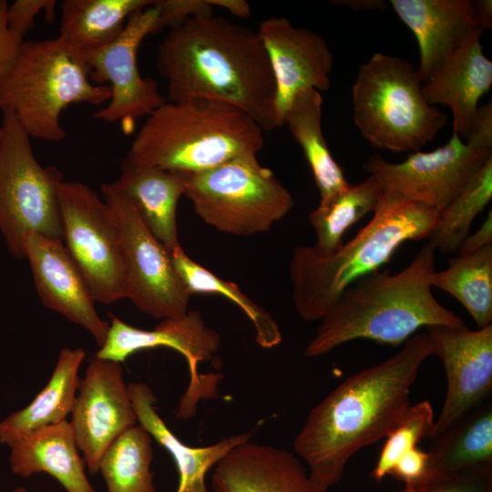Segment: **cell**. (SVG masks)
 <instances>
[{
	"label": "cell",
	"instance_id": "obj_13",
	"mask_svg": "<svg viewBox=\"0 0 492 492\" xmlns=\"http://www.w3.org/2000/svg\"><path fill=\"white\" fill-rule=\"evenodd\" d=\"M110 318L105 343L95 356L121 364L142 350L166 347L181 354L188 363L190 381L178 406L179 418L195 415L200 400L218 397V374H200L199 365L215 356L220 337L206 324L200 312L188 310L163 319L152 330L133 327L114 315Z\"/></svg>",
	"mask_w": 492,
	"mask_h": 492
},
{
	"label": "cell",
	"instance_id": "obj_4",
	"mask_svg": "<svg viewBox=\"0 0 492 492\" xmlns=\"http://www.w3.org/2000/svg\"><path fill=\"white\" fill-rule=\"evenodd\" d=\"M437 218L425 205L382 197L370 221L333 252L296 246L289 277L297 313L307 322L320 321L346 289L379 271L405 242L427 238Z\"/></svg>",
	"mask_w": 492,
	"mask_h": 492
},
{
	"label": "cell",
	"instance_id": "obj_38",
	"mask_svg": "<svg viewBox=\"0 0 492 492\" xmlns=\"http://www.w3.org/2000/svg\"><path fill=\"white\" fill-rule=\"evenodd\" d=\"M56 5V0H16L7 7L8 26L24 37L34 27L36 17L40 13H44L47 19H52Z\"/></svg>",
	"mask_w": 492,
	"mask_h": 492
},
{
	"label": "cell",
	"instance_id": "obj_33",
	"mask_svg": "<svg viewBox=\"0 0 492 492\" xmlns=\"http://www.w3.org/2000/svg\"><path fill=\"white\" fill-rule=\"evenodd\" d=\"M492 198V157L469 179L438 214L428 238L436 251L456 253L477 216Z\"/></svg>",
	"mask_w": 492,
	"mask_h": 492
},
{
	"label": "cell",
	"instance_id": "obj_5",
	"mask_svg": "<svg viewBox=\"0 0 492 492\" xmlns=\"http://www.w3.org/2000/svg\"><path fill=\"white\" fill-rule=\"evenodd\" d=\"M263 131L244 112L222 102L167 101L146 118L128 154L164 170L196 173L257 156Z\"/></svg>",
	"mask_w": 492,
	"mask_h": 492
},
{
	"label": "cell",
	"instance_id": "obj_19",
	"mask_svg": "<svg viewBox=\"0 0 492 492\" xmlns=\"http://www.w3.org/2000/svg\"><path fill=\"white\" fill-rule=\"evenodd\" d=\"M213 492H328L294 454L251 439L232 448L216 466Z\"/></svg>",
	"mask_w": 492,
	"mask_h": 492
},
{
	"label": "cell",
	"instance_id": "obj_41",
	"mask_svg": "<svg viewBox=\"0 0 492 492\" xmlns=\"http://www.w3.org/2000/svg\"><path fill=\"white\" fill-rule=\"evenodd\" d=\"M208 2L213 8L218 6L238 17L246 18L251 15L250 5L244 0H208Z\"/></svg>",
	"mask_w": 492,
	"mask_h": 492
},
{
	"label": "cell",
	"instance_id": "obj_15",
	"mask_svg": "<svg viewBox=\"0 0 492 492\" xmlns=\"http://www.w3.org/2000/svg\"><path fill=\"white\" fill-rule=\"evenodd\" d=\"M70 415L77 446L88 471L95 475L108 447L138 425L120 363L95 355L90 359Z\"/></svg>",
	"mask_w": 492,
	"mask_h": 492
},
{
	"label": "cell",
	"instance_id": "obj_16",
	"mask_svg": "<svg viewBox=\"0 0 492 492\" xmlns=\"http://www.w3.org/2000/svg\"><path fill=\"white\" fill-rule=\"evenodd\" d=\"M442 361L447 388L430 439L487 400L492 390V325L473 331L460 325L425 327Z\"/></svg>",
	"mask_w": 492,
	"mask_h": 492
},
{
	"label": "cell",
	"instance_id": "obj_45",
	"mask_svg": "<svg viewBox=\"0 0 492 492\" xmlns=\"http://www.w3.org/2000/svg\"><path fill=\"white\" fill-rule=\"evenodd\" d=\"M488 492H492V490H489Z\"/></svg>",
	"mask_w": 492,
	"mask_h": 492
},
{
	"label": "cell",
	"instance_id": "obj_30",
	"mask_svg": "<svg viewBox=\"0 0 492 492\" xmlns=\"http://www.w3.org/2000/svg\"><path fill=\"white\" fill-rule=\"evenodd\" d=\"M382 194L378 181L369 175L361 183L350 184L327 201L320 202L308 216L316 234L314 249L322 254L336 251L346 231L364 216L375 211Z\"/></svg>",
	"mask_w": 492,
	"mask_h": 492
},
{
	"label": "cell",
	"instance_id": "obj_12",
	"mask_svg": "<svg viewBox=\"0 0 492 492\" xmlns=\"http://www.w3.org/2000/svg\"><path fill=\"white\" fill-rule=\"evenodd\" d=\"M63 241L96 301L127 298L118 229L104 200L87 185L64 181L60 190Z\"/></svg>",
	"mask_w": 492,
	"mask_h": 492
},
{
	"label": "cell",
	"instance_id": "obj_22",
	"mask_svg": "<svg viewBox=\"0 0 492 492\" xmlns=\"http://www.w3.org/2000/svg\"><path fill=\"white\" fill-rule=\"evenodd\" d=\"M128 387L138 424L169 453L176 464L179 483L175 492H209L206 485L209 470L232 448L251 437L250 433H242L223 437L206 446H188L174 435L158 414L155 408L157 398L149 385L137 382Z\"/></svg>",
	"mask_w": 492,
	"mask_h": 492
},
{
	"label": "cell",
	"instance_id": "obj_37",
	"mask_svg": "<svg viewBox=\"0 0 492 492\" xmlns=\"http://www.w3.org/2000/svg\"><path fill=\"white\" fill-rule=\"evenodd\" d=\"M405 484V489H412L426 482L433 473L430 455L415 447L404 454L392 468L390 475Z\"/></svg>",
	"mask_w": 492,
	"mask_h": 492
},
{
	"label": "cell",
	"instance_id": "obj_7",
	"mask_svg": "<svg viewBox=\"0 0 492 492\" xmlns=\"http://www.w3.org/2000/svg\"><path fill=\"white\" fill-rule=\"evenodd\" d=\"M418 69L405 58L374 53L352 87L354 122L374 148L419 151L446 126L447 116L422 93Z\"/></svg>",
	"mask_w": 492,
	"mask_h": 492
},
{
	"label": "cell",
	"instance_id": "obj_10",
	"mask_svg": "<svg viewBox=\"0 0 492 492\" xmlns=\"http://www.w3.org/2000/svg\"><path fill=\"white\" fill-rule=\"evenodd\" d=\"M492 157L491 102L479 108L474 128L464 141L454 135L432 151H415L399 163L371 156L363 165L378 181L382 197L425 205L438 214Z\"/></svg>",
	"mask_w": 492,
	"mask_h": 492
},
{
	"label": "cell",
	"instance_id": "obj_3",
	"mask_svg": "<svg viewBox=\"0 0 492 492\" xmlns=\"http://www.w3.org/2000/svg\"><path fill=\"white\" fill-rule=\"evenodd\" d=\"M435 256L426 242L402 271H377L352 284L320 320L304 355L321 356L358 339L396 347L422 327L464 324L434 296Z\"/></svg>",
	"mask_w": 492,
	"mask_h": 492
},
{
	"label": "cell",
	"instance_id": "obj_36",
	"mask_svg": "<svg viewBox=\"0 0 492 492\" xmlns=\"http://www.w3.org/2000/svg\"><path fill=\"white\" fill-rule=\"evenodd\" d=\"M159 11L158 33L164 28L173 29L187 19L198 15H213L208 0H157Z\"/></svg>",
	"mask_w": 492,
	"mask_h": 492
},
{
	"label": "cell",
	"instance_id": "obj_2",
	"mask_svg": "<svg viewBox=\"0 0 492 492\" xmlns=\"http://www.w3.org/2000/svg\"><path fill=\"white\" fill-rule=\"evenodd\" d=\"M156 64L167 80V101H219L264 131L278 128L275 79L257 31L222 16H193L169 30Z\"/></svg>",
	"mask_w": 492,
	"mask_h": 492
},
{
	"label": "cell",
	"instance_id": "obj_6",
	"mask_svg": "<svg viewBox=\"0 0 492 492\" xmlns=\"http://www.w3.org/2000/svg\"><path fill=\"white\" fill-rule=\"evenodd\" d=\"M110 97L109 86L91 81L83 53L60 36L24 40L0 80V110L11 112L30 138L48 142L65 138L60 117L67 107L99 106Z\"/></svg>",
	"mask_w": 492,
	"mask_h": 492
},
{
	"label": "cell",
	"instance_id": "obj_32",
	"mask_svg": "<svg viewBox=\"0 0 492 492\" xmlns=\"http://www.w3.org/2000/svg\"><path fill=\"white\" fill-rule=\"evenodd\" d=\"M171 261L188 292L192 293L219 294L234 302L247 315L255 329L257 343L272 349L281 343L282 336L274 318L254 302L232 282L225 281L202 265L194 261L182 249L177 247L171 253Z\"/></svg>",
	"mask_w": 492,
	"mask_h": 492
},
{
	"label": "cell",
	"instance_id": "obj_44",
	"mask_svg": "<svg viewBox=\"0 0 492 492\" xmlns=\"http://www.w3.org/2000/svg\"><path fill=\"white\" fill-rule=\"evenodd\" d=\"M13 492H28L24 487H17Z\"/></svg>",
	"mask_w": 492,
	"mask_h": 492
},
{
	"label": "cell",
	"instance_id": "obj_21",
	"mask_svg": "<svg viewBox=\"0 0 492 492\" xmlns=\"http://www.w3.org/2000/svg\"><path fill=\"white\" fill-rule=\"evenodd\" d=\"M482 33L474 31L422 85L425 99L435 107H447L453 116V134L466 139L477 122L478 102L492 86V61L483 52Z\"/></svg>",
	"mask_w": 492,
	"mask_h": 492
},
{
	"label": "cell",
	"instance_id": "obj_26",
	"mask_svg": "<svg viewBox=\"0 0 492 492\" xmlns=\"http://www.w3.org/2000/svg\"><path fill=\"white\" fill-rule=\"evenodd\" d=\"M323 97L321 92L309 88L300 92L292 101L283 118L292 136L302 148L324 202L346 189L343 169L335 161L322 128Z\"/></svg>",
	"mask_w": 492,
	"mask_h": 492
},
{
	"label": "cell",
	"instance_id": "obj_28",
	"mask_svg": "<svg viewBox=\"0 0 492 492\" xmlns=\"http://www.w3.org/2000/svg\"><path fill=\"white\" fill-rule=\"evenodd\" d=\"M152 0H65L61 4L59 35L82 53L113 42L128 18Z\"/></svg>",
	"mask_w": 492,
	"mask_h": 492
},
{
	"label": "cell",
	"instance_id": "obj_23",
	"mask_svg": "<svg viewBox=\"0 0 492 492\" xmlns=\"http://www.w3.org/2000/svg\"><path fill=\"white\" fill-rule=\"evenodd\" d=\"M120 176L114 181L134 203L154 237L171 253L180 246L176 211L184 194L182 178L147 165L128 154L120 165Z\"/></svg>",
	"mask_w": 492,
	"mask_h": 492
},
{
	"label": "cell",
	"instance_id": "obj_11",
	"mask_svg": "<svg viewBox=\"0 0 492 492\" xmlns=\"http://www.w3.org/2000/svg\"><path fill=\"white\" fill-rule=\"evenodd\" d=\"M100 190L119 232L127 298L155 319L185 313L190 294L173 267L170 253L148 229L131 200L114 182L102 184Z\"/></svg>",
	"mask_w": 492,
	"mask_h": 492
},
{
	"label": "cell",
	"instance_id": "obj_40",
	"mask_svg": "<svg viewBox=\"0 0 492 492\" xmlns=\"http://www.w3.org/2000/svg\"><path fill=\"white\" fill-rule=\"evenodd\" d=\"M492 244V212L488 214L482 225L474 232L469 233L462 241L456 253L457 255H466L479 251Z\"/></svg>",
	"mask_w": 492,
	"mask_h": 492
},
{
	"label": "cell",
	"instance_id": "obj_43",
	"mask_svg": "<svg viewBox=\"0 0 492 492\" xmlns=\"http://www.w3.org/2000/svg\"><path fill=\"white\" fill-rule=\"evenodd\" d=\"M341 5H347L354 11H369L374 9H384L386 6V2L383 0H343L334 1Z\"/></svg>",
	"mask_w": 492,
	"mask_h": 492
},
{
	"label": "cell",
	"instance_id": "obj_1",
	"mask_svg": "<svg viewBox=\"0 0 492 492\" xmlns=\"http://www.w3.org/2000/svg\"><path fill=\"white\" fill-rule=\"evenodd\" d=\"M433 353L428 335L415 333L397 354L346 378L310 411L293 449L316 483L326 489L338 483L356 452L400 422L419 369Z\"/></svg>",
	"mask_w": 492,
	"mask_h": 492
},
{
	"label": "cell",
	"instance_id": "obj_27",
	"mask_svg": "<svg viewBox=\"0 0 492 492\" xmlns=\"http://www.w3.org/2000/svg\"><path fill=\"white\" fill-rule=\"evenodd\" d=\"M433 475L492 466V405L486 401L432 439Z\"/></svg>",
	"mask_w": 492,
	"mask_h": 492
},
{
	"label": "cell",
	"instance_id": "obj_39",
	"mask_svg": "<svg viewBox=\"0 0 492 492\" xmlns=\"http://www.w3.org/2000/svg\"><path fill=\"white\" fill-rule=\"evenodd\" d=\"M7 7V2L0 0V80L14 63L25 40L9 28Z\"/></svg>",
	"mask_w": 492,
	"mask_h": 492
},
{
	"label": "cell",
	"instance_id": "obj_35",
	"mask_svg": "<svg viewBox=\"0 0 492 492\" xmlns=\"http://www.w3.org/2000/svg\"><path fill=\"white\" fill-rule=\"evenodd\" d=\"M492 490V466L454 474H436L412 489L399 492H488Z\"/></svg>",
	"mask_w": 492,
	"mask_h": 492
},
{
	"label": "cell",
	"instance_id": "obj_31",
	"mask_svg": "<svg viewBox=\"0 0 492 492\" xmlns=\"http://www.w3.org/2000/svg\"><path fill=\"white\" fill-rule=\"evenodd\" d=\"M152 437L138 424L108 447L99 463L108 492H158L154 485Z\"/></svg>",
	"mask_w": 492,
	"mask_h": 492
},
{
	"label": "cell",
	"instance_id": "obj_14",
	"mask_svg": "<svg viewBox=\"0 0 492 492\" xmlns=\"http://www.w3.org/2000/svg\"><path fill=\"white\" fill-rule=\"evenodd\" d=\"M159 11L155 1L134 13L121 34L110 44L83 53L90 70V79L111 88L107 106L93 118L107 123H119L130 133L136 121L149 116L167 102L158 83L143 77L138 67V51L146 36L158 33Z\"/></svg>",
	"mask_w": 492,
	"mask_h": 492
},
{
	"label": "cell",
	"instance_id": "obj_42",
	"mask_svg": "<svg viewBox=\"0 0 492 492\" xmlns=\"http://www.w3.org/2000/svg\"><path fill=\"white\" fill-rule=\"evenodd\" d=\"M475 15L478 26L484 31L492 26V1L477 0L473 1Z\"/></svg>",
	"mask_w": 492,
	"mask_h": 492
},
{
	"label": "cell",
	"instance_id": "obj_24",
	"mask_svg": "<svg viewBox=\"0 0 492 492\" xmlns=\"http://www.w3.org/2000/svg\"><path fill=\"white\" fill-rule=\"evenodd\" d=\"M9 447L13 474L28 477L46 473L67 492H97L86 475V463L67 420L36 431Z\"/></svg>",
	"mask_w": 492,
	"mask_h": 492
},
{
	"label": "cell",
	"instance_id": "obj_34",
	"mask_svg": "<svg viewBox=\"0 0 492 492\" xmlns=\"http://www.w3.org/2000/svg\"><path fill=\"white\" fill-rule=\"evenodd\" d=\"M435 425L434 410L427 400L410 405L400 422L387 434L378 459L371 472L375 482L390 475L398 459L417 447L425 437L430 438Z\"/></svg>",
	"mask_w": 492,
	"mask_h": 492
},
{
	"label": "cell",
	"instance_id": "obj_18",
	"mask_svg": "<svg viewBox=\"0 0 492 492\" xmlns=\"http://www.w3.org/2000/svg\"><path fill=\"white\" fill-rule=\"evenodd\" d=\"M24 251L42 303L87 329L101 347L109 323L97 313L96 300L63 241L30 233Z\"/></svg>",
	"mask_w": 492,
	"mask_h": 492
},
{
	"label": "cell",
	"instance_id": "obj_20",
	"mask_svg": "<svg viewBox=\"0 0 492 492\" xmlns=\"http://www.w3.org/2000/svg\"><path fill=\"white\" fill-rule=\"evenodd\" d=\"M390 5L417 41V69L423 83L474 31L481 29L471 0H391Z\"/></svg>",
	"mask_w": 492,
	"mask_h": 492
},
{
	"label": "cell",
	"instance_id": "obj_8",
	"mask_svg": "<svg viewBox=\"0 0 492 492\" xmlns=\"http://www.w3.org/2000/svg\"><path fill=\"white\" fill-rule=\"evenodd\" d=\"M184 194L197 215L235 236L266 232L292 210L293 199L256 155L233 159L196 173H179Z\"/></svg>",
	"mask_w": 492,
	"mask_h": 492
},
{
	"label": "cell",
	"instance_id": "obj_29",
	"mask_svg": "<svg viewBox=\"0 0 492 492\" xmlns=\"http://www.w3.org/2000/svg\"><path fill=\"white\" fill-rule=\"evenodd\" d=\"M446 270L435 272L432 286L456 298L478 328L492 322V244L447 260Z\"/></svg>",
	"mask_w": 492,
	"mask_h": 492
},
{
	"label": "cell",
	"instance_id": "obj_17",
	"mask_svg": "<svg viewBox=\"0 0 492 492\" xmlns=\"http://www.w3.org/2000/svg\"><path fill=\"white\" fill-rule=\"evenodd\" d=\"M269 56L276 84V118L283 125L286 110L302 91L329 89L333 55L325 39L285 17L263 20L257 31Z\"/></svg>",
	"mask_w": 492,
	"mask_h": 492
},
{
	"label": "cell",
	"instance_id": "obj_25",
	"mask_svg": "<svg viewBox=\"0 0 492 492\" xmlns=\"http://www.w3.org/2000/svg\"><path fill=\"white\" fill-rule=\"evenodd\" d=\"M86 355L82 348L61 349L45 387L29 405L0 421V444L11 446L36 431L67 420L77 394L78 371Z\"/></svg>",
	"mask_w": 492,
	"mask_h": 492
},
{
	"label": "cell",
	"instance_id": "obj_9",
	"mask_svg": "<svg viewBox=\"0 0 492 492\" xmlns=\"http://www.w3.org/2000/svg\"><path fill=\"white\" fill-rule=\"evenodd\" d=\"M0 125V231L9 251L25 258L30 233L63 241L60 190L63 173L42 166L30 137L9 111Z\"/></svg>",
	"mask_w": 492,
	"mask_h": 492
}]
</instances>
